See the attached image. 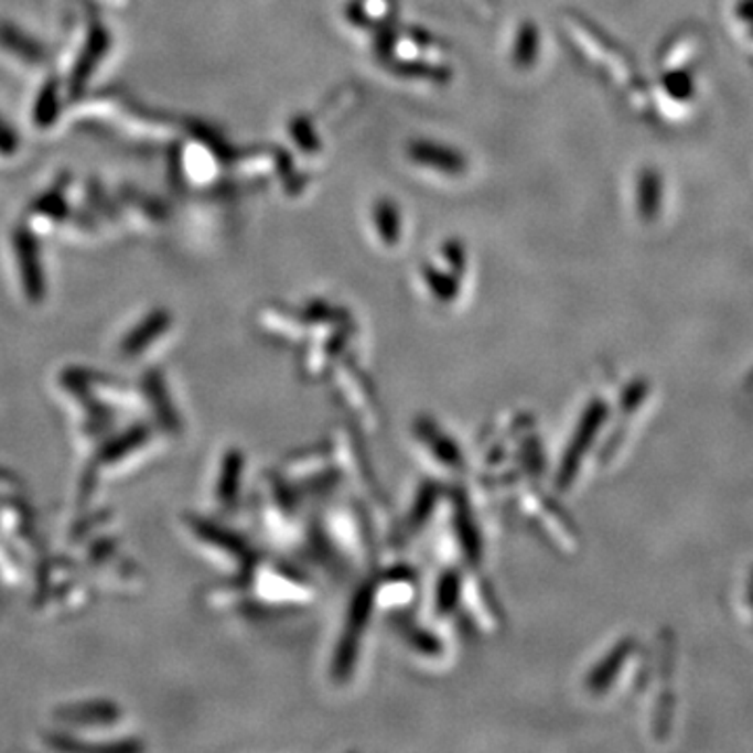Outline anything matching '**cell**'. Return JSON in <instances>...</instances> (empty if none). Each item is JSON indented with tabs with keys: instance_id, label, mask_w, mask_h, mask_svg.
<instances>
[{
	"instance_id": "obj_1",
	"label": "cell",
	"mask_w": 753,
	"mask_h": 753,
	"mask_svg": "<svg viewBox=\"0 0 753 753\" xmlns=\"http://www.w3.org/2000/svg\"><path fill=\"white\" fill-rule=\"evenodd\" d=\"M15 249L20 251V258L23 260L21 262L23 265V272H21L23 287H25L30 298L39 300L42 295L41 265H39V258H36V245L32 241L30 233L20 230V235L15 237Z\"/></svg>"
},
{
	"instance_id": "obj_3",
	"label": "cell",
	"mask_w": 753,
	"mask_h": 753,
	"mask_svg": "<svg viewBox=\"0 0 753 753\" xmlns=\"http://www.w3.org/2000/svg\"><path fill=\"white\" fill-rule=\"evenodd\" d=\"M15 137L11 135V130L0 122V153L2 155H13L15 153Z\"/></svg>"
},
{
	"instance_id": "obj_2",
	"label": "cell",
	"mask_w": 753,
	"mask_h": 753,
	"mask_svg": "<svg viewBox=\"0 0 753 753\" xmlns=\"http://www.w3.org/2000/svg\"><path fill=\"white\" fill-rule=\"evenodd\" d=\"M0 42L7 49V53H11L13 57H20L23 63H39L44 60V53L36 41L25 39L20 30L15 32V28L0 25Z\"/></svg>"
}]
</instances>
